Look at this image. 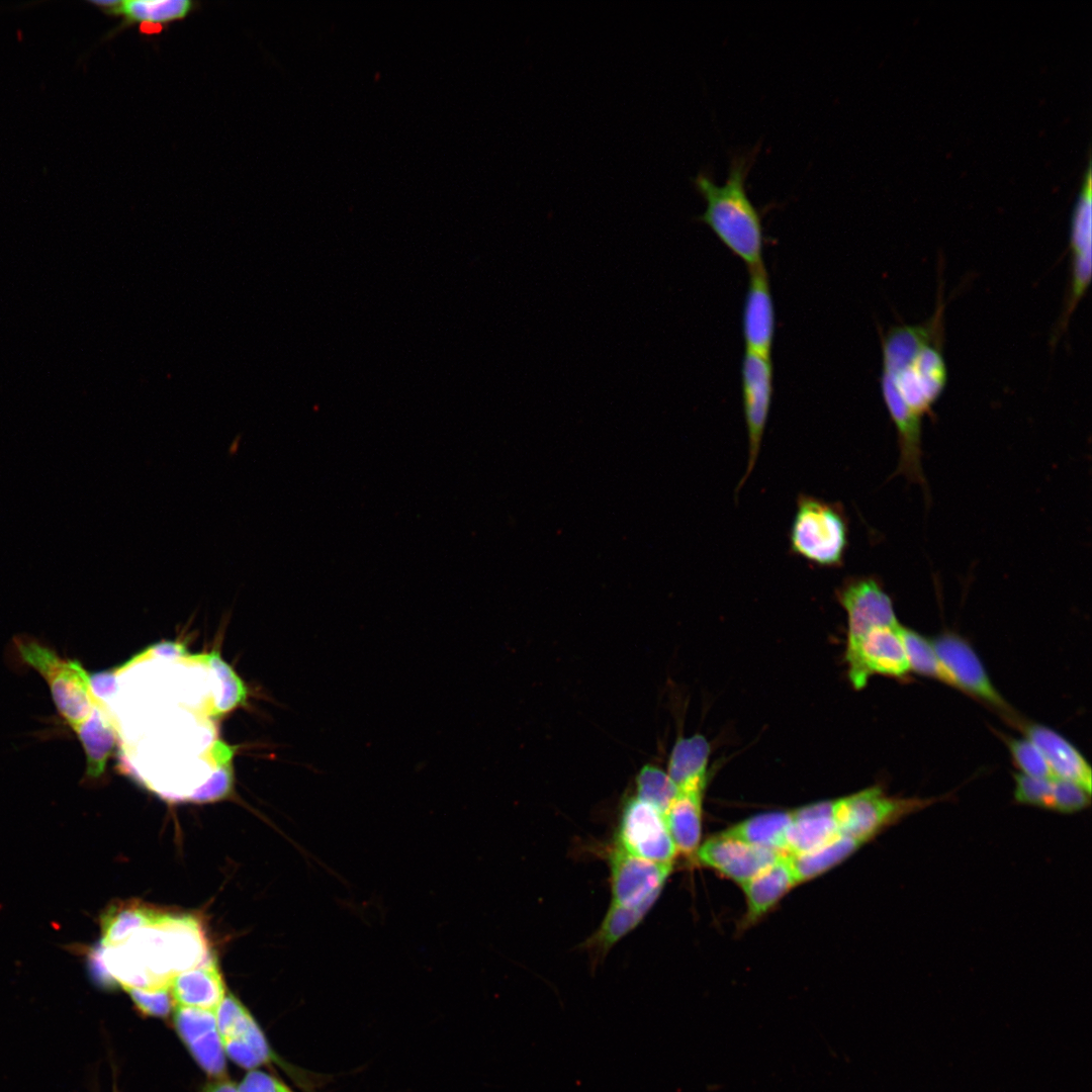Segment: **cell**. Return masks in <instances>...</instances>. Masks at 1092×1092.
Returning a JSON list of instances; mask_svg holds the SVG:
<instances>
[{
    "instance_id": "d4e9b609",
    "label": "cell",
    "mask_w": 1092,
    "mask_h": 1092,
    "mask_svg": "<svg viewBox=\"0 0 1092 1092\" xmlns=\"http://www.w3.org/2000/svg\"><path fill=\"white\" fill-rule=\"evenodd\" d=\"M791 811L762 813L741 821L722 834L745 843L786 853Z\"/></svg>"
},
{
    "instance_id": "9c48e42d",
    "label": "cell",
    "mask_w": 1092,
    "mask_h": 1092,
    "mask_svg": "<svg viewBox=\"0 0 1092 1092\" xmlns=\"http://www.w3.org/2000/svg\"><path fill=\"white\" fill-rule=\"evenodd\" d=\"M626 851L657 863H672L676 849L664 815L633 797L623 808L617 842Z\"/></svg>"
},
{
    "instance_id": "60d3db41",
    "label": "cell",
    "mask_w": 1092,
    "mask_h": 1092,
    "mask_svg": "<svg viewBox=\"0 0 1092 1092\" xmlns=\"http://www.w3.org/2000/svg\"><path fill=\"white\" fill-rule=\"evenodd\" d=\"M153 652L167 656H184L186 654V650L182 645L172 642L161 643L155 646Z\"/></svg>"
},
{
    "instance_id": "ba28073f",
    "label": "cell",
    "mask_w": 1092,
    "mask_h": 1092,
    "mask_svg": "<svg viewBox=\"0 0 1092 1092\" xmlns=\"http://www.w3.org/2000/svg\"><path fill=\"white\" fill-rule=\"evenodd\" d=\"M930 641L950 687L1010 714L1009 705L992 684L983 662L966 639L945 632Z\"/></svg>"
},
{
    "instance_id": "44dd1931",
    "label": "cell",
    "mask_w": 1092,
    "mask_h": 1092,
    "mask_svg": "<svg viewBox=\"0 0 1092 1092\" xmlns=\"http://www.w3.org/2000/svg\"><path fill=\"white\" fill-rule=\"evenodd\" d=\"M704 790L678 792L664 814L676 852L692 856L700 846Z\"/></svg>"
},
{
    "instance_id": "e575fe53",
    "label": "cell",
    "mask_w": 1092,
    "mask_h": 1092,
    "mask_svg": "<svg viewBox=\"0 0 1092 1092\" xmlns=\"http://www.w3.org/2000/svg\"><path fill=\"white\" fill-rule=\"evenodd\" d=\"M1014 798L1018 803L1050 810L1054 779L1018 772L1014 775Z\"/></svg>"
},
{
    "instance_id": "f1b7e54d",
    "label": "cell",
    "mask_w": 1092,
    "mask_h": 1092,
    "mask_svg": "<svg viewBox=\"0 0 1092 1092\" xmlns=\"http://www.w3.org/2000/svg\"><path fill=\"white\" fill-rule=\"evenodd\" d=\"M901 638L910 671L937 679L949 686V680L937 658L930 639L907 627H901Z\"/></svg>"
},
{
    "instance_id": "b9f144b4",
    "label": "cell",
    "mask_w": 1092,
    "mask_h": 1092,
    "mask_svg": "<svg viewBox=\"0 0 1092 1092\" xmlns=\"http://www.w3.org/2000/svg\"><path fill=\"white\" fill-rule=\"evenodd\" d=\"M203 1092H238L237 1086L229 1080H218L207 1085Z\"/></svg>"
},
{
    "instance_id": "4316f807",
    "label": "cell",
    "mask_w": 1092,
    "mask_h": 1092,
    "mask_svg": "<svg viewBox=\"0 0 1092 1092\" xmlns=\"http://www.w3.org/2000/svg\"><path fill=\"white\" fill-rule=\"evenodd\" d=\"M656 900H649L635 907L612 903L600 928L588 940V947L606 952L619 939L634 929Z\"/></svg>"
},
{
    "instance_id": "9a60e30c",
    "label": "cell",
    "mask_w": 1092,
    "mask_h": 1092,
    "mask_svg": "<svg viewBox=\"0 0 1092 1092\" xmlns=\"http://www.w3.org/2000/svg\"><path fill=\"white\" fill-rule=\"evenodd\" d=\"M174 1023L199 1066L211 1076H222L225 1057L216 1027L215 1011L176 1005Z\"/></svg>"
},
{
    "instance_id": "74e56055",
    "label": "cell",
    "mask_w": 1092,
    "mask_h": 1092,
    "mask_svg": "<svg viewBox=\"0 0 1092 1092\" xmlns=\"http://www.w3.org/2000/svg\"><path fill=\"white\" fill-rule=\"evenodd\" d=\"M232 776L231 764L221 766L208 783L195 792L191 801L205 802L224 797L232 788Z\"/></svg>"
},
{
    "instance_id": "8d00e7d4",
    "label": "cell",
    "mask_w": 1092,
    "mask_h": 1092,
    "mask_svg": "<svg viewBox=\"0 0 1092 1092\" xmlns=\"http://www.w3.org/2000/svg\"><path fill=\"white\" fill-rule=\"evenodd\" d=\"M125 991L130 995L138 1008L145 1014L165 1017L173 1007V997L167 988H127Z\"/></svg>"
},
{
    "instance_id": "d590c367",
    "label": "cell",
    "mask_w": 1092,
    "mask_h": 1092,
    "mask_svg": "<svg viewBox=\"0 0 1092 1092\" xmlns=\"http://www.w3.org/2000/svg\"><path fill=\"white\" fill-rule=\"evenodd\" d=\"M1090 795L1073 782L1054 779L1050 810L1061 813L1081 811L1090 805Z\"/></svg>"
},
{
    "instance_id": "8992f818",
    "label": "cell",
    "mask_w": 1092,
    "mask_h": 1092,
    "mask_svg": "<svg viewBox=\"0 0 1092 1092\" xmlns=\"http://www.w3.org/2000/svg\"><path fill=\"white\" fill-rule=\"evenodd\" d=\"M835 801L839 834L864 843L937 798H899L888 796L880 787H871Z\"/></svg>"
},
{
    "instance_id": "52a82bcc",
    "label": "cell",
    "mask_w": 1092,
    "mask_h": 1092,
    "mask_svg": "<svg viewBox=\"0 0 1092 1092\" xmlns=\"http://www.w3.org/2000/svg\"><path fill=\"white\" fill-rule=\"evenodd\" d=\"M901 624L876 628L846 645L845 661L853 688L867 686L874 674L903 678L910 672L901 638Z\"/></svg>"
},
{
    "instance_id": "484cf974",
    "label": "cell",
    "mask_w": 1092,
    "mask_h": 1092,
    "mask_svg": "<svg viewBox=\"0 0 1092 1092\" xmlns=\"http://www.w3.org/2000/svg\"><path fill=\"white\" fill-rule=\"evenodd\" d=\"M861 844L863 843L857 839L838 835L813 850L799 854H787V858L798 884L811 880L838 864Z\"/></svg>"
},
{
    "instance_id": "836d02e7",
    "label": "cell",
    "mask_w": 1092,
    "mask_h": 1092,
    "mask_svg": "<svg viewBox=\"0 0 1092 1092\" xmlns=\"http://www.w3.org/2000/svg\"><path fill=\"white\" fill-rule=\"evenodd\" d=\"M1007 746L1021 774L1034 778L1056 779L1040 750L1028 738H1009Z\"/></svg>"
},
{
    "instance_id": "ffe728a7",
    "label": "cell",
    "mask_w": 1092,
    "mask_h": 1092,
    "mask_svg": "<svg viewBox=\"0 0 1092 1092\" xmlns=\"http://www.w3.org/2000/svg\"><path fill=\"white\" fill-rule=\"evenodd\" d=\"M711 746L705 736L694 734L675 741L667 775L678 792L705 790Z\"/></svg>"
},
{
    "instance_id": "4dcf8cb0",
    "label": "cell",
    "mask_w": 1092,
    "mask_h": 1092,
    "mask_svg": "<svg viewBox=\"0 0 1092 1092\" xmlns=\"http://www.w3.org/2000/svg\"><path fill=\"white\" fill-rule=\"evenodd\" d=\"M637 798L652 805L663 815L678 795V790L660 768L645 764L636 778Z\"/></svg>"
},
{
    "instance_id": "d6a6232c",
    "label": "cell",
    "mask_w": 1092,
    "mask_h": 1092,
    "mask_svg": "<svg viewBox=\"0 0 1092 1092\" xmlns=\"http://www.w3.org/2000/svg\"><path fill=\"white\" fill-rule=\"evenodd\" d=\"M215 1021L221 1041L244 1035L255 1022L249 1011L232 994L215 1010Z\"/></svg>"
},
{
    "instance_id": "5b68a950",
    "label": "cell",
    "mask_w": 1092,
    "mask_h": 1092,
    "mask_svg": "<svg viewBox=\"0 0 1092 1092\" xmlns=\"http://www.w3.org/2000/svg\"><path fill=\"white\" fill-rule=\"evenodd\" d=\"M791 551L820 567H840L848 545V527L838 505L801 494L790 530Z\"/></svg>"
},
{
    "instance_id": "83f0119b",
    "label": "cell",
    "mask_w": 1092,
    "mask_h": 1092,
    "mask_svg": "<svg viewBox=\"0 0 1092 1092\" xmlns=\"http://www.w3.org/2000/svg\"><path fill=\"white\" fill-rule=\"evenodd\" d=\"M153 911L142 906L110 908L101 918L102 938L100 945L110 946L124 941L131 933L150 920Z\"/></svg>"
},
{
    "instance_id": "5bb4252c",
    "label": "cell",
    "mask_w": 1092,
    "mask_h": 1092,
    "mask_svg": "<svg viewBox=\"0 0 1092 1092\" xmlns=\"http://www.w3.org/2000/svg\"><path fill=\"white\" fill-rule=\"evenodd\" d=\"M785 854L745 843L722 833L706 840L695 853L700 862L740 885L777 862Z\"/></svg>"
},
{
    "instance_id": "277c9868",
    "label": "cell",
    "mask_w": 1092,
    "mask_h": 1092,
    "mask_svg": "<svg viewBox=\"0 0 1092 1092\" xmlns=\"http://www.w3.org/2000/svg\"><path fill=\"white\" fill-rule=\"evenodd\" d=\"M15 648L21 661L46 680L58 713L72 729L89 718L99 701L79 661L61 656L33 638L16 639Z\"/></svg>"
},
{
    "instance_id": "7a4b0ae2",
    "label": "cell",
    "mask_w": 1092,
    "mask_h": 1092,
    "mask_svg": "<svg viewBox=\"0 0 1092 1092\" xmlns=\"http://www.w3.org/2000/svg\"><path fill=\"white\" fill-rule=\"evenodd\" d=\"M942 312L920 325L892 327L882 339L881 388L892 391L917 418L931 412L947 380L941 351Z\"/></svg>"
},
{
    "instance_id": "7bdbcfd3",
    "label": "cell",
    "mask_w": 1092,
    "mask_h": 1092,
    "mask_svg": "<svg viewBox=\"0 0 1092 1092\" xmlns=\"http://www.w3.org/2000/svg\"><path fill=\"white\" fill-rule=\"evenodd\" d=\"M282 1092H291V1091L285 1086L284 1089L282 1090Z\"/></svg>"
},
{
    "instance_id": "8fae6325",
    "label": "cell",
    "mask_w": 1092,
    "mask_h": 1092,
    "mask_svg": "<svg viewBox=\"0 0 1092 1092\" xmlns=\"http://www.w3.org/2000/svg\"><path fill=\"white\" fill-rule=\"evenodd\" d=\"M1091 169L1088 166L1072 216L1068 296L1054 341L1065 333L1071 316L1087 292L1091 282Z\"/></svg>"
},
{
    "instance_id": "ab89813d",
    "label": "cell",
    "mask_w": 1092,
    "mask_h": 1092,
    "mask_svg": "<svg viewBox=\"0 0 1092 1092\" xmlns=\"http://www.w3.org/2000/svg\"><path fill=\"white\" fill-rule=\"evenodd\" d=\"M91 689L95 697H105L113 691L114 678L111 672L94 673L90 677Z\"/></svg>"
},
{
    "instance_id": "30bf717a",
    "label": "cell",
    "mask_w": 1092,
    "mask_h": 1092,
    "mask_svg": "<svg viewBox=\"0 0 1092 1092\" xmlns=\"http://www.w3.org/2000/svg\"><path fill=\"white\" fill-rule=\"evenodd\" d=\"M742 399L748 436V461L746 471L736 491L743 486L752 472L761 441L772 397V364L770 355L745 351L741 366Z\"/></svg>"
},
{
    "instance_id": "ac0fdd59",
    "label": "cell",
    "mask_w": 1092,
    "mask_h": 1092,
    "mask_svg": "<svg viewBox=\"0 0 1092 1092\" xmlns=\"http://www.w3.org/2000/svg\"><path fill=\"white\" fill-rule=\"evenodd\" d=\"M791 812L786 854L813 850L840 835L835 800L810 804Z\"/></svg>"
},
{
    "instance_id": "cb8c5ba5",
    "label": "cell",
    "mask_w": 1092,
    "mask_h": 1092,
    "mask_svg": "<svg viewBox=\"0 0 1092 1092\" xmlns=\"http://www.w3.org/2000/svg\"><path fill=\"white\" fill-rule=\"evenodd\" d=\"M198 3L190 0H126L120 1L115 16L122 17L120 24L109 31L106 38L132 25H164L186 18Z\"/></svg>"
},
{
    "instance_id": "7402d4cb",
    "label": "cell",
    "mask_w": 1092,
    "mask_h": 1092,
    "mask_svg": "<svg viewBox=\"0 0 1092 1092\" xmlns=\"http://www.w3.org/2000/svg\"><path fill=\"white\" fill-rule=\"evenodd\" d=\"M73 731L85 751L87 777L99 778L104 772L117 741L113 723L100 702L89 718L73 728Z\"/></svg>"
},
{
    "instance_id": "2e32d148",
    "label": "cell",
    "mask_w": 1092,
    "mask_h": 1092,
    "mask_svg": "<svg viewBox=\"0 0 1092 1092\" xmlns=\"http://www.w3.org/2000/svg\"><path fill=\"white\" fill-rule=\"evenodd\" d=\"M749 270L743 307V338L746 351L770 355L775 335V309L764 265Z\"/></svg>"
},
{
    "instance_id": "e0dca14e",
    "label": "cell",
    "mask_w": 1092,
    "mask_h": 1092,
    "mask_svg": "<svg viewBox=\"0 0 1092 1092\" xmlns=\"http://www.w3.org/2000/svg\"><path fill=\"white\" fill-rule=\"evenodd\" d=\"M1020 727L1040 750L1056 779L1073 782L1091 793V766L1078 748L1048 726L1023 723Z\"/></svg>"
},
{
    "instance_id": "f546056e",
    "label": "cell",
    "mask_w": 1092,
    "mask_h": 1092,
    "mask_svg": "<svg viewBox=\"0 0 1092 1092\" xmlns=\"http://www.w3.org/2000/svg\"><path fill=\"white\" fill-rule=\"evenodd\" d=\"M190 658L211 667L221 680L220 699L213 707L212 714L226 713L246 701L247 690L242 679L217 651Z\"/></svg>"
},
{
    "instance_id": "f35d334b",
    "label": "cell",
    "mask_w": 1092,
    "mask_h": 1092,
    "mask_svg": "<svg viewBox=\"0 0 1092 1092\" xmlns=\"http://www.w3.org/2000/svg\"><path fill=\"white\" fill-rule=\"evenodd\" d=\"M284 1085L271 1075L252 1070L237 1086L238 1092H282Z\"/></svg>"
},
{
    "instance_id": "7c38bea8",
    "label": "cell",
    "mask_w": 1092,
    "mask_h": 1092,
    "mask_svg": "<svg viewBox=\"0 0 1092 1092\" xmlns=\"http://www.w3.org/2000/svg\"><path fill=\"white\" fill-rule=\"evenodd\" d=\"M614 904L628 907L656 900L670 874L672 863H657L638 857L615 844L609 854Z\"/></svg>"
},
{
    "instance_id": "d6986e66",
    "label": "cell",
    "mask_w": 1092,
    "mask_h": 1092,
    "mask_svg": "<svg viewBox=\"0 0 1092 1092\" xmlns=\"http://www.w3.org/2000/svg\"><path fill=\"white\" fill-rule=\"evenodd\" d=\"M174 1003L215 1011L225 996L222 978L213 958L175 976L169 986Z\"/></svg>"
},
{
    "instance_id": "603a6c76",
    "label": "cell",
    "mask_w": 1092,
    "mask_h": 1092,
    "mask_svg": "<svg viewBox=\"0 0 1092 1092\" xmlns=\"http://www.w3.org/2000/svg\"><path fill=\"white\" fill-rule=\"evenodd\" d=\"M796 884L787 854L742 884L747 903V919L753 921L762 916Z\"/></svg>"
},
{
    "instance_id": "3957f363",
    "label": "cell",
    "mask_w": 1092,
    "mask_h": 1092,
    "mask_svg": "<svg viewBox=\"0 0 1092 1092\" xmlns=\"http://www.w3.org/2000/svg\"><path fill=\"white\" fill-rule=\"evenodd\" d=\"M758 150L735 153L730 158L726 181L719 185L711 173L701 170L692 178L707 205L698 219L710 226L717 238L748 267L763 265L761 216L749 199L746 175Z\"/></svg>"
},
{
    "instance_id": "4fadbf2b",
    "label": "cell",
    "mask_w": 1092,
    "mask_h": 1092,
    "mask_svg": "<svg viewBox=\"0 0 1092 1092\" xmlns=\"http://www.w3.org/2000/svg\"><path fill=\"white\" fill-rule=\"evenodd\" d=\"M847 615V645L870 631L899 623L891 598L874 577H850L837 590Z\"/></svg>"
},
{
    "instance_id": "6da1fadb",
    "label": "cell",
    "mask_w": 1092,
    "mask_h": 1092,
    "mask_svg": "<svg viewBox=\"0 0 1092 1092\" xmlns=\"http://www.w3.org/2000/svg\"><path fill=\"white\" fill-rule=\"evenodd\" d=\"M200 923L190 915L153 911L150 920L124 941L99 945L91 970L127 988H167L178 974L209 959Z\"/></svg>"
},
{
    "instance_id": "1f68e13d",
    "label": "cell",
    "mask_w": 1092,
    "mask_h": 1092,
    "mask_svg": "<svg viewBox=\"0 0 1092 1092\" xmlns=\"http://www.w3.org/2000/svg\"><path fill=\"white\" fill-rule=\"evenodd\" d=\"M224 1054L239 1066L254 1069L267 1063L273 1054L256 1022L242 1036L222 1042Z\"/></svg>"
}]
</instances>
